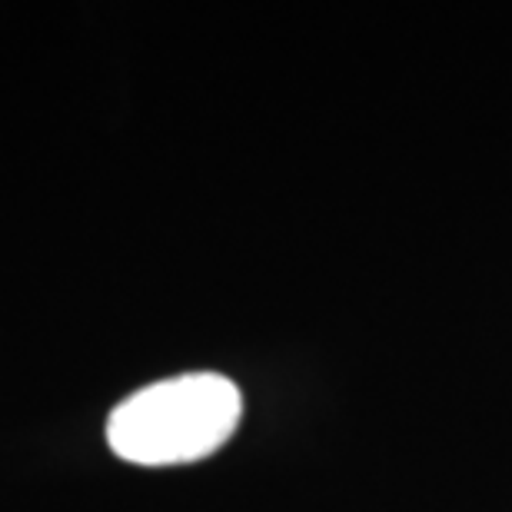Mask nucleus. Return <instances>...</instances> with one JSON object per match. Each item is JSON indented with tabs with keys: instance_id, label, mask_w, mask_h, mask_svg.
Wrapping results in <instances>:
<instances>
[{
	"instance_id": "obj_1",
	"label": "nucleus",
	"mask_w": 512,
	"mask_h": 512,
	"mask_svg": "<svg viewBox=\"0 0 512 512\" xmlns=\"http://www.w3.org/2000/svg\"><path fill=\"white\" fill-rule=\"evenodd\" d=\"M243 416V396L220 373H183L127 396L107 419L110 449L137 466H177L217 453Z\"/></svg>"
}]
</instances>
